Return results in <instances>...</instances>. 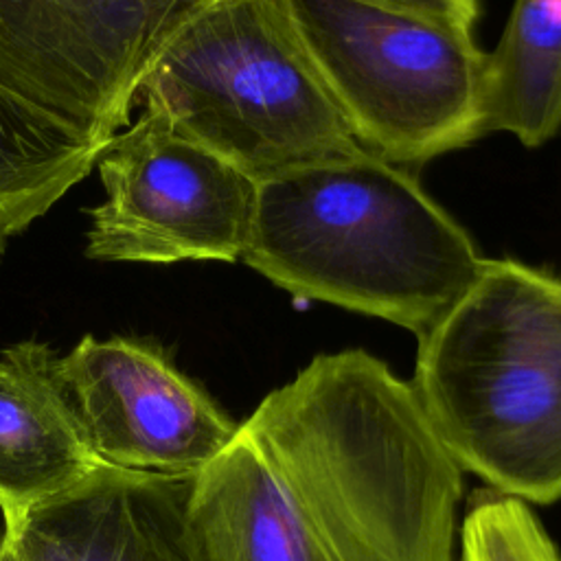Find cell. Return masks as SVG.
<instances>
[{
	"label": "cell",
	"mask_w": 561,
	"mask_h": 561,
	"mask_svg": "<svg viewBox=\"0 0 561 561\" xmlns=\"http://www.w3.org/2000/svg\"><path fill=\"white\" fill-rule=\"evenodd\" d=\"M462 469L410 381L362 348L316 355L199 469L202 561H451Z\"/></svg>",
	"instance_id": "6da1fadb"
},
{
	"label": "cell",
	"mask_w": 561,
	"mask_h": 561,
	"mask_svg": "<svg viewBox=\"0 0 561 561\" xmlns=\"http://www.w3.org/2000/svg\"><path fill=\"white\" fill-rule=\"evenodd\" d=\"M241 261L298 298L388 320L419 340L484 256L410 171L364 149L259 180Z\"/></svg>",
	"instance_id": "7a4b0ae2"
},
{
	"label": "cell",
	"mask_w": 561,
	"mask_h": 561,
	"mask_svg": "<svg viewBox=\"0 0 561 561\" xmlns=\"http://www.w3.org/2000/svg\"><path fill=\"white\" fill-rule=\"evenodd\" d=\"M410 383L462 471L524 502L561 497V276L484 259L419 337Z\"/></svg>",
	"instance_id": "3957f363"
},
{
	"label": "cell",
	"mask_w": 561,
	"mask_h": 561,
	"mask_svg": "<svg viewBox=\"0 0 561 561\" xmlns=\"http://www.w3.org/2000/svg\"><path fill=\"white\" fill-rule=\"evenodd\" d=\"M140 94L254 182L364 151L285 0H206L164 42Z\"/></svg>",
	"instance_id": "277c9868"
},
{
	"label": "cell",
	"mask_w": 561,
	"mask_h": 561,
	"mask_svg": "<svg viewBox=\"0 0 561 561\" xmlns=\"http://www.w3.org/2000/svg\"><path fill=\"white\" fill-rule=\"evenodd\" d=\"M355 140L397 167L482 134L486 53L473 31L375 0H285Z\"/></svg>",
	"instance_id": "5b68a950"
},
{
	"label": "cell",
	"mask_w": 561,
	"mask_h": 561,
	"mask_svg": "<svg viewBox=\"0 0 561 561\" xmlns=\"http://www.w3.org/2000/svg\"><path fill=\"white\" fill-rule=\"evenodd\" d=\"M105 197L90 210L88 259L94 261H239L256 182L182 134L169 114L145 103L142 116L101 149Z\"/></svg>",
	"instance_id": "8992f818"
},
{
	"label": "cell",
	"mask_w": 561,
	"mask_h": 561,
	"mask_svg": "<svg viewBox=\"0 0 561 561\" xmlns=\"http://www.w3.org/2000/svg\"><path fill=\"white\" fill-rule=\"evenodd\" d=\"M206 0H0V88L105 147L164 42Z\"/></svg>",
	"instance_id": "52a82bcc"
},
{
	"label": "cell",
	"mask_w": 561,
	"mask_h": 561,
	"mask_svg": "<svg viewBox=\"0 0 561 561\" xmlns=\"http://www.w3.org/2000/svg\"><path fill=\"white\" fill-rule=\"evenodd\" d=\"M57 370L92 451L110 467L193 478L237 434L239 423L156 342L83 335Z\"/></svg>",
	"instance_id": "ba28073f"
},
{
	"label": "cell",
	"mask_w": 561,
	"mask_h": 561,
	"mask_svg": "<svg viewBox=\"0 0 561 561\" xmlns=\"http://www.w3.org/2000/svg\"><path fill=\"white\" fill-rule=\"evenodd\" d=\"M188 482L103 465L2 537L15 561H169L182 541Z\"/></svg>",
	"instance_id": "9c48e42d"
},
{
	"label": "cell",
	"mask_w": 561,
	"mask_h": 561,
	"mask_svg": "<svg viewBox=\"0 0 561 561\" xmlns=\"http://www.w3.org/2000/svg\"><path fill=\"white\" fill-rule=\"evenodd\" d=\"M59 355L37 340L0 353V513L4 528L75 489L101 462L57 370Z\"/></svg>",
	"instance_id": "30bf717a"
},
{
	"label": "cell",
	"mask_w": 561,
	"mask_h": 561,
	"mask_svg": "<svg viewBox=\"0 0 561 561\" xmlns=\"http://www.w3.org/2000/svg\"><path fill=\"white\" fill-rule=\"evenodd\" d=\"M561 129V0H515L486 53L482 134L506 131L541 147Z\"/></svg>",
	"instance_id": "8fae6325"
},
{
	"label": "cell",
	"mask_w": 561,
	"mask_h": 561,
	"mask_svg": "<svg viewBox=\"0 0 561 561\" xmlns=\"http://www.w3.org/2000/svg\"><path fill=\"white\" fill-rule=\"evenodd\" d=\"M99 153L85 136L0 88V259L9 239L85 178Z\"/></svg>",
	"instance_id": "7c38bea8"
},
{
	"label": "cell",
	"mask_w": 561,
	"mask_h": 561,
	"mask_svg": "<svg viewBox=\"0 0 561 561\" xmlns=\"http://www.w3.org/2000/svg\"><path fill=\"white\" fill-rule=\"evenodd\" d=\"M460 530V561H561L537 515L519 497L478 489Z\"/></svg>",
	"instance_id": "4fadbf2b"
},
{
	"label": "cell",
	"mask_w": 561,
	"mask_h": 561,
	"mask_svg": "<svg viewBox=\"0 0 561 561\" xmlns=\"http://www.w3.org/2000/svg\"><path fill=\"white\" fill-rule=\"evenodd\" d=\"M401 9H410L416 13H425L451 24H458L467 31H473L480 18V2L478 0H375Z\"/></svg>",
	"instance_id": "5bb4252c"
},
{
	"label": "cell",
	"mask_w": 561,
	"mask_h": 561,
	"mask_svg": "<svg viewBox=\"0 0 561 561\" xmlns=\"http://www.w3.org/2000/svg\"><path fill=\"white\" fill-rule=\"evenodd\" d=\"M169 561H202V559L195 554V550L191 548V543H188V539H186V533H182V541H180L178 550L171 554Z\"/></svg>",
	"instance_id": "9a60e30c"
}]
</instances>
